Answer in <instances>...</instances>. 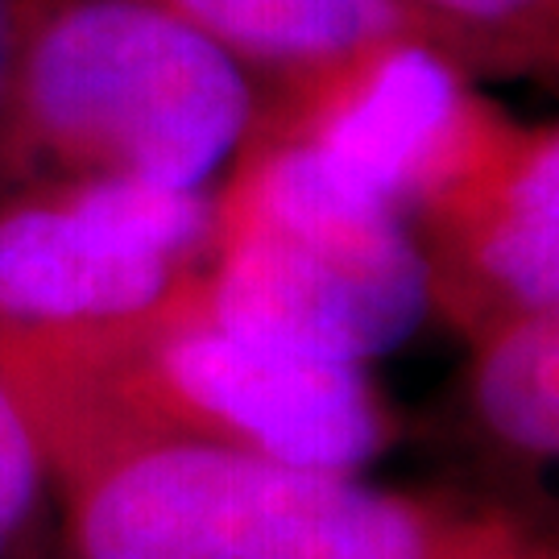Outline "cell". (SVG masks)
Returning a JSON list of instances; mask_svg holds the SVG:
<instances>
[{"instance_id": "7a4b0ae2", "label": "cell", "mask_w": 559, "mask_h": 559, "mask_svg": "<svg viewBox=\"0 0 559 559\" xmlns=\"http://www.w3.org/2000/svg\"><path fill=\"white\" fill-rule=\"evenodd\" d=\"M258 83L170 0H38L0 87V182L104 179L207 195Z\"/></svg>"}, {"instance_id": "8fae6325", "label": "cell", "mask_w": 559, "mask_h": 559, "mask_svg": "<svg viewBox=\"0 0 559 559\" xmlns=\"http://www.w3.org/2000/svg\"><path fill=\"white\" fill-rule=\"evenodd\" d=\"M38 0H0V87L9 80V67H13V55L21 46V34L34 17Z\"/></svg>"}, {"instance_id": "8992f818", "label": "cell", "mask_w": 559, "mask_h": 559, "mask_svg": "<svg viewBox=\"0 0 559 559\" xmlns=\"http://www.w3.org/2000/svg\"><path fill=\"white\" fill-rule=\"evenodd\" d=\"M427 307L460 336L559 311V129L485 100L473 129L406 200Z\"/></svg>"}, {"instance_id": "ba28073f", "label": "cell", "mask_w": 559, "mask_h": 559, "mask_svg": "<svg viewBox=\"0 0 559 559\" xmlns=\"http://www.w3.org/2000/svg\"><path fill=\"white\" fill-rule=\"evenodd\" d=\"M253 75L258 96L295 92L399 41H427L394 0H170Z\"/></svg>"}, {"instance_id": "3957f363", "label": "cell", "mask_w": 559, "mask_h": 559, "mask_svg": "<svg viewBox=\"0 0 559 559\" xmlns=\"http://www.w3.org/2000/svg\"><path fill=\"white\" fill-rule=\"evenodd\" d=\"M34 427L50 468L112 443L175 440L360 473L394 443L399 415L369 365L245 332L203 307L195 282Z\"/></svg>"}, {"instance_id": "30bf717a", "label": "cell", "mask_w": 559, "mask_h": 559, "mask_svg": "<svg viewBox=\"0 0 559 559\" xmlns=\"http://www.w3.org/2000/svg\"><path fill=\"white\" fill-rule=\"evenodd\" d=\"M59 526L55 468L34 419L0 378V559H50Z\"/></svg>"}, {"instance_id": "277c9868", "label": "cell", "mask_w": 559, "mask_h": 559, "mask_svg": "<svg viewBox=\"0 0 559 559\" xmlns=\"http://www.w3.org/2000/svg\"><path fill=\"white\" fill-rule=\"evenodd\" d=\"M212 207L200 299L245 332L369 365L431 316L402 207L302 141L249 138Z\"/></svg>"}, {"instance_id": "9c48e42d", "label": "cell", "mask_w": 559, "mask_h": 559, "mask_svg": "<svg viewBox=\"0 0 559 559\" xmlns=\"http://www.w3.org/2000/svg\"><path fill=\"white\" fill-rule=\"evenodd\" d=\"M468 75H522L556 62L559 0H394Z\"/></svg>"}, {"instance_id": "5b68a950", "label": "cell", "mask_w": 559, "mask_h": 559, "mask_svg": "<svg viewBox=\"0 0 559 559\" xmlns=\"http://www.w3.org/2000/svg\"><path fill=\"white\" fill-rule=\"evenodd\" d=\"M212 191L0 182V378L38 419L200 282Z\"/></svg>"}, {"instance_id": "52a82bcc", "label": "cell", "mask_w": 559, "mask_h": 559, "mask_svg": "<svg viewBox=\"0 0 559 559\" xmlns=\"http://www.w3.org/2000/svg\"><path fill=\"white\" fill-rule=\"evenodd\" d=\"M464 344L468 360L448 402L452 443L498 485L501 506L522 514V493L539 498L559 456V311L485 328Z\"/></svg>"}, {"instance_id": "6da1fadb", "label": "cell", "mask_w": 559, "mask_h": 559, "mask_svg": "<svg viewBox=\"0 0 559 559\" xmlns=\"http://www.w3.org/2000/svg\"><path fill=\"white\" fill-rule=\"evenodd\" d=\"M50 559H559L489 498L381 489L203 443H112L55 468Z\"/></svg>"}]
</instances>
